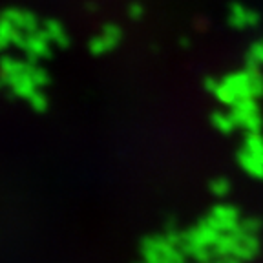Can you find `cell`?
Returning a JSON list of instances; mask_svg holds the SVG:
<instances>
[{
  "mask_svg": "<svg viewBox=\"0 0 263 263\" xmlns=\"http://www.w3.org/2000/svg\"><path fill=\"white\" fill-rule=\"evenodd\" d=\"M205 221L212 225L214 229H218L219 232H232L239 225V212L238 209L230 205H218L214 206Z\"/></svg>",
  "mask_w": 263,
  "mask_h": 263,
  "instance_id": "6da1fadb",
  "label": "cell"
},
{
  "mask_svg": "<svg viewBox=\"0 0 263 263\" xmlns=\"http://www.w3.org/2000/svg\"><path fill=\"white\" fill-rule=\"evenodd\" d=\"M51 42L48 41L42 29L39 28V31L31 33V35H26L24 37V42H22L21 48L26 51L28 59L31 61H39V59H48L49 53H51V49H49Z\"/></svg>",
  "mask_w": 263,
  "mask_h": 263,
  "instance_id": "7a4b0ae2",
  "label": "cell"
},
{
  "mask_svg": "<svg viewBox=\"0 0 263 263\" xmlns=\"http://www.w3.org/2000/svg\"><path fill=\"white\" fill-rule=\"evenodd\" d=\"M119 41H121V29L114 24H108L104 26L101 35H97V37H93L90 41V51L93 55H103L106 51H110L111 48H115V46L119 44Z\"/></svg>",
  "mask_w": 263,
  "mask_h": 263,
  "instance_id": "3957f363",
  "label": "cell"
},
{
  "mask_svg": "<svg viewBox=\"0 0 263 263\" xmlns=\"http://www.w3.org/2000/svg\"><path fill=\"white\" fill-rule=\"evenodd\" d=\"M2 18H6L8 22H11L16 29H21L26 35H31V33L39 31L41 24H39L37 16L31 15L28 11H18V9H11V11H6L2 15Z\"/></svg>",
  "mask_w": 263,
  "mask_h": 263,
  "instance_id": "277c9868",
  "label": "cell"
},
{
  "mask_svg": "<svg viewBox=\"0 0 263 263\" xmlns=\"http://www.w3.org/2000/svg\"><path fill=\"white\" fill-rule=\"evenodd\" d=\"M229 22L230 26H234L238 29H245L249 26H254L258 22V15L249 9H245L243 6L234 4L230 8V15H229Z\"/></svg>",
  "mask_w": 263,
  "mask_h": 263,
  "instance_id": "5b68a950",
  "label": "cell"
},
{
  "mask_svg": "<svg viewBox=\"0 0 263 263\" xmlns=\"http://www.w3.org/2000/svg\"><path fill=\"white\" fill-rule=\"evenodd\" d=\"M41 29L51 44H57V46H61V48H66V46L70 44L68 33H66V29L62 28L57 21H51V18H49V21H46L44 24L41 26Z\"/></svg>",
  "mask_w": 263,
  "mask_h": 263,
  "instance_id": "8992f818",
  "label": "cell"
},
{
  "mask_svg": "<svg viewBox=\"0 0 263 263\" xmlns=\"http://www.w3.org/2000/svg\"><path fill=\"white\" fill-rule=\"evenodd\" d=\"M238 161L241 164V168L245 172H249L254 177H263V161L258 159L256 156H252L251 152H247L245 148H241L238 154Z\"/></svg>",
  "mask_w": 263,
  "mask_h": 263,
  "instance_id": "52a82bcc",
  "label": "cell"
},
{
  "mask_svg": "<svg viewBox=\"0 0 263 263\" xmlns=\"http://www.w3.org/2000/svg\"><path fill=\"white\" fill-rule=\"evenodd\" d=\"M247 75V88H249V95L251 97H258L263 93V77L258 71V68H252V66H247L245 70Z\"/></svg>",
  "mask_w": 263,
  "mask_h": 263,
  "instance_id": "ba28073f",
  "label": "cell"
},
{
  "mask_svg": "<svg viewBox=\"0 0 263 263\" xmlns=\"http://www.w3.org/2000/svg\"><path fill=\"white\" fill-rule=\"evenodd\" d=\"M212 123L221 134H230V132H234V128H238L232 114H214Z\"/></svg>",
  "mask_w": 263,
  "mask_h": 263,
  "instance_id": "9c48e42d",
  "label": "cell"
},
{
  "mask_svg": "<svg viewBox=\"0 0 263 263\" xmlns=\"http://www.w3.org/2000/svg\"><path fill=\"white\" fill-rule=\"evenodd\" d=\"M214 95H216V97H218L219 101H221V103L230 104V106H232V104H234L236 101L239 99V95L236 93L234 88L230 86V84H227L225 81L219 82L218 88H216V91H214Z\"/></svg>",
  "mask_w": 263,
  "mask_h": 263,
  "instance_id": "30bf717a",
  "label": "cell"
},
{
  "mask_svg": "<svg viewBox=\"0 0 263 263\" xmlns=\"http://www.w3.org/2000/svg\"><path fill=\"white\" fill-rule=\"evenodd\" d=\"M243 148H245L247 152H251L252 156H256L258 159L263 161V137L259 134H249Z\"/></svg>",
  "mask_w": 263,
  "mask_h": 263,
  "instance_id": "8fae6325",
  "label": "cell"
},
{
  "mask_svg": "<svg viewBox=\"0 0 263 263\" xmlns=\"http://www.w3.org/2000/svg\"><path fill=\"white\" fill-rule=\"evenodd\" d=\"M28 75H29V79H31L33 84H35V88H39V90L44 88L49 82L48 73H46L44 70H41V68H37L35 64H29V62H28Z\"/></svg>",
  "mask_w": 263,
  "mask_h": 263,
  "instance_id": "7c38bea8",
  "label": "cell"
},
{
  "mask_svg": "<svg viewBox=\"0 0 263 263\" xmlns=\"http://www.w3.org/2000/svg\"><path fill=\"white\" fill-rule=\"evenodd\" d=\"M259 64H263V42L252 44V48L249 49V57H247V66L258 68Z\"/></svg>",
  "mask_w": 263,
  "mask_h": 263,
  "instance_id": "4fadbf2b",
  "label": "cell"
},
{
  "mask_svg": "<svg viewBox=\"0 0 263 263\" xmlns=\"http://www.w3.org/2000/svg\"><path fill=\"white\" fill-rule=\"evenodd\" d=\"M26 101L31 104L33 110H37V111H44L46 108H48V99L44 97V93H42L41 90H35Z\"/></svg>",
  "mask_w": 263,
  "mask_h": 263,
  "instance_id": "5bb4252c",
  "label": "cell"
},
{
  "mask_svg": "<svg viewBox=\"0 0 263 263\" xmlns=\"http://www.w3.org/2000/svg\"><path fill=\"white\" fill-rule=\"evenodd\" d=\"M210 190H212L214 196H227L230 190V181L225 179V177H218V179H214L212 183H210Z\"/></svg>",
  "mask_w": 263,
  "mask_h": 263,
  "instance_id": "9a60e30c",
  "label": "cell"
},
{
  "mask_svg": "<svg viewBox=\"0 0 263 263\" xmlns=\"http://www.w3.org/2000/svg\"><path fill=\"white\" fill-rule=\"evenodd\" d=\"M238 227L243 232H247V234H256L259 229V223H258V219H241Z\"/></svg>",
  "mask_w": 263,
  "mask_h": 263,
  "instance_id": "2e32d148",
  "label": "cell"
},
{
  "mask_svg": "<svg viewBox=\"0 0 263 263\" xmlns=\"http://www.w3.org/2000/svg\"><path fill=\"white\" fill-rule=\"evenodd\" d=\"M128 13H130L132 18H141V15H143V8H141L139 4H132L130 9H128Z\"/></svg>",
  "mask_w": 263,
  "mask_h": 263,
  "instance_id": "e0dca14e",
  "label": "cell"
}]
</instances>
